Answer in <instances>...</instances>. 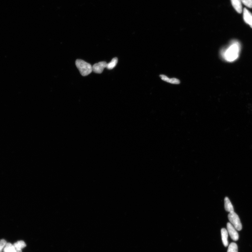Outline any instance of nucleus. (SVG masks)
Returning a JSON list of instances; mask_svg holds the SVG:
<instances>
[{"mask_svg":"<svg viewBox=\"0 0 252 252\" xmlns=\"http://www.w3.org/2000/svg\"><path fill=\"white\" fill-rule=\"evenodd\" d=\"M240 48L239 45L236 42H233L222 53L223 58L227 61L233 62L238 58Z\"/></svg>","mask_w":252,"mask_h":252,"instance_id":"1","label":"nucleus"},{"mask_svg":"<svg viewBox=\"0 0 252 252\" xmlns=\"http://www.w3.org/2000/svg\"><path fill=\"white\" fill-rule=\"evenodd\" d=\"M76 65L81 74L83 76H88L92 71L91 65L83 60L77 59L76 61Z\"/></svg>","mask_w":252,"mask_h":252,"instance_id":"2","label":"nucleus"},{"mask_svg":"<svg viewBox=\"0 0 252 252\" xmlns=\"http://www.w3.org/2000/svg\"><path fill=\"white\" fill-rule=\"evenodd\" d=\"M230 223L234 227L236 230L240 231L242 229V226L239 216L234 212L230 213L228 215Z\"/></svg>","mask_w":252,"mask_h":252,"instance_id":"3","label":"nucleus"},{"mask_svg":"<svg viewBox=\"0 0 252 252\" xmlns=\"http://www.w3.org/2000/svg\"><path fill=\"white\" fill-rule=\"evenodd\" d=\"M227 231L230 236L233 240L237 241L239 239V235L238 232L230 223H228L227 225Z\"/></svg>","mask_w":252,"mask_h":252,"instance_id":"4","label":"nucleus"},{"mask_svg":"<svg viewBox=\"0 0 252 252\" xmlns=\"http://www.w3.org/2000/svg\"><path fill=\"white\" fill-rule=\"evenodd\" d=\"M107 63L105 61H102L97 63L92 66V71L95 73L101 74L104 69L107 68Z\"/></svg>","mask_w":252,"mask_h":252,"instance_id":"5","label":"nucleus"},{"mask_svg":"<svg viewBox=\"0 0 252 252\" xmlns=\"http://www.w3.org/2000/svg\"><path fill=\"white\" fill-rule=\"evenodd\" d=\"M244 19L245 22L250 25L252 22V14L245 8L244 9Z\"/></svg>","mask_w":252,"mask_h":252,"instance_id":"6","label":"nucleus"},{"mask_svg":"<svg viewBox=\"0 0 252 252\" xmlns=\"http://www.w3.org/2000/svg\"><path fill=\"white\" fill-rule=\"evenodd\" d=\"M232 5L236 11L239 13L242 12V7L241 0H231Z\"/></svg>","mask_w":252,"mask_h":252,"instance_id":"7","label":"nucleus"},{"mask_svg":"<svg viewBox=\"0 0 252 252\" xmlns=\"http://www.w3.org/2000/svg\"><path fill=\"white\" fill-rule=\"evenodd\" d=\"M221 234L223 244L225 247H227L229 244L228 239V233L227 230L224 228H222L221 230Z\"/></svg>","mask_w":252,"mask_h":252,"instance_id":"8","label":"nucleus"},{"mask_svg":"<svg viewBox=\"0 0 252 252\" xmlns=\"http://www.w3.org/2000/svg\"><path fill=\"white\" fill-rule=\"evenodd\" d=\"M224 207L227 212L229 213L234 212L232 203L227 197L224 199Z\"/></svg>","mask_w":252,"mask_h":252,"instance_id":"9","label":"nucleus"},{"mask_svg":"<svg viewBox=\"0 0 252 252\" xmlns=\"http://www.w3.org/2000/svg\"><path fill=\"white\" fill-rule=\"evenodd\" d=\"M16 252H22V249L26 246L25 243L23 241H19L13 244Z\"/></svg>","mask_w":252,"mask_h":252,"instance_id":"10","label":"nucleus"},{"mask_svg":"<svg viewBox=\"0 0 252 252\" xmlns=\"http://www.w3.org/2000/svg\"><path fill=\"white\" fill-rule=\"evenodd\" d=\"M160 76L162 80L167 82L173 84H179L180 83V80L176 78L170 79L164 75H161Z\"/></svg>","mask_w":252,"mask_h":252,"instance_id":"11","label":"nucleus"},{"mask_svg":"<svg viewBox=\"0 0 252 252\" xmlns=\"http://www.w3.org/2000/svg\"><path fill=\"white\" fill-rule=\"evenodd\" d=\"M118 61V58H113L109 63L107 64V68L108 70H112L114 68L116 67Z\"/></svg>","mask_w":252,"mask_h":252,"instance_id":"12","label":"nucleus"},{"mask_svg":"<svg viewBox=\"0 0 252 252\" xmlns=\"http://www.w3.org/2000/svg\"><path fill=\"white\" fill-rule=\"evenodd\" d=\"M4 252H16L13 245L10 243H7L3 249Z\"/></svg>","mask_w":252,"mask_h":252,"instance_id":"13","label":"nucleus"},{"mask_svg":"<svg viewBox=\"0 0 252 252\" xmlns=\"http://www.w3.org/2000/svg\"><path fill=\"white\" fill-rule=\"evenodd\" d=\"M227 252H238V245L236 243H231L228 248Z\"/></svg>","mask_w":252,"mask_h":252,"instance_id":"14","label":"nucleus"},{"mask_svg":"<svg viewBox=\"0 0 252 252\" xmlns=\"http://www.w3.org/2000/svg\"><path fill=\"white\" fill-rule=\"evenodd\" d=\"M241 1L247 7L252 8V0H241Z\"/></svg>","mask_w":252,"mask_h":252,"instance_id":"15","label":"nucleus"},{"mask_svg":"<svg viewBox=\"0 0 252 252\" xmlns=\"http://www.w3.org/2000/svg\"><path fill=\"white\" fill-rule=\"evenodd\" d=\"M7 243V241L4 239H2L0 240V252H2Z\"/></svg>","mask_w":252,"mask_h":252,"instance_id":"16","label":"nucleus"},{"mask_svg":"<svg viewBox=\"0 0 252 252\" xmlns=\"http://www.w3.org/2000/svg\"><path fill=\"white\" fill-rule=\"evenodd\" d=\"M250 26L251 28H252V22L251 23V24H250Z\"/></svg>","mask_w":252,"mask_h":252,"instance_id":"17","label":"nucleus"}]
</instances>
